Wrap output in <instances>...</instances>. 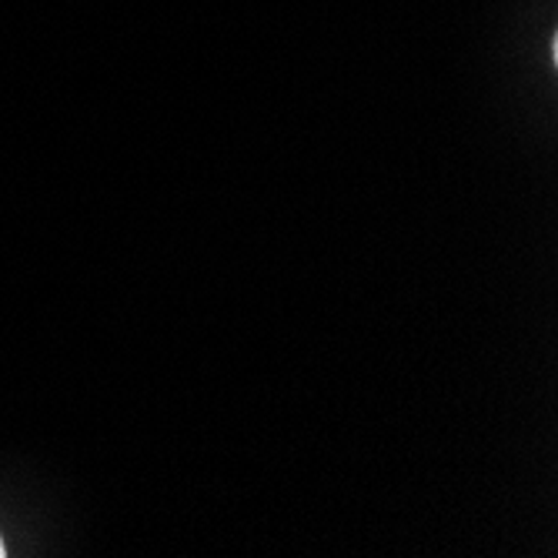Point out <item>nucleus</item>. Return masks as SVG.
Wrapping results in <instances>:
<instances>
[{
    "mask_svg": "<svg viewBox=\"0 0 558 558\" xmlns=\"http://www.w3.org/2000/svg\"><path fill=\"white\" fill-rule=\"evenodd\" d=\"M8 551H4V538H0V558H4Z\"/></svg>",
    "mask_w": 558,
    "mask_h": 558,
    "instance_id": "obj_1",
    "label": "nucleus"
}]
</instances>
